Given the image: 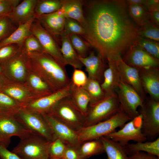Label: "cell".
Listing matches in <instances>:
<instances>
[{"label":"cell","instance_id":"28","mask_svg":"<svg viewBox=\"0 0 159 159\" xmlns=\"http://www.w3.org/2000/svg\"><path fill=\"white\" fill-rule=\"evenodd\" d=\"M78 150L85 159L105 153L103 144L100 139L82 143Z\"/></svg>","mask_w":159,"mask_h":159},{"label":"cell","instance_id":"39","mask_svg":"<svg viewBox=\"0 0 159 159\" xmlns=\"http://www.w3.org/2000/svg\"><path fill=\"white\" fill-rule=\"evenodd\" d=\"M8 16L0 18V42L6 38L17 28Z\"/></svg>","mask_w":159,"mask_h":159},{"label":"cell","instance_id":"46","mask_svg":"<svg viewBox=\"0 0 159 159\" xmlns=\"http://www.w3.org/2000/svg\"><path fill=\"white\" fill-rule=\"evenodd\" d=\"M129 159H159V158L145 152H138L129 155Z\"/></svg>","mask_w":159,"mask_h":159},{"label":"cell","instance_id":"20","mask_svg":"<svg viewBox=\"0 0 159 159\" xmlns=\"http://www.w3.org/2000/svg\"><path fill=\"white\" fill-rule=\"evenodd\" d=\"M37 1L24 0L20 2L8 15L12 22L18 26L35 18L34 10Z\"/></svg>","mask_w":159,"mask_h":159},{"label":"cell","instance_id":"6","mask_svg":"<svg viewBox=\"0 0 159 159\" xmlns=\"http://www.w3.org/2000/svg\"><path fill=\"white\" fill-rule=\"evenodd\" d=\"M120 110L119 102L116 93L106 96L102 100L89 105L85 116L84 127L107 120Z\"/></svg>","mask_w":159,"mask_h":159},{"label":"cell","instance_id":"26","mask_svg":"<svg viewBox=\"0 0 159 159\" xmlns=\"http://www.w3.org/2000/svg\"><path fill=\"white\" fill-rule=\"evenodd\" d=\"M128 155L136 152H143L159 158V138L150 141L128 143L124 146Z\"/></svg>","mask_w":159,"mask_h":159},{"label":"cell","instance_id":"32","mask_svg":"<svg viewBox=\"0 0 159 159\" xmlns=\"http://www.w3.org/2000/svg\"><path fill=\"white\" fill-rule=\"evenodd\" d=\"M83 88L89 96L90 99L89 105L96 103L103 99L106 96L101 87L100 83L95 80L88 79Z\"/></svg>","mask_w":159,"mask_h":159},{"label":"cell","instance_id":"54","mask_svg":"<svg viewBox=\"0 0 159 159\" xmlns=\"http://www.w3.org/2000/svg\"><path fill=\"white\" fill-rule=\"evenodd\" d=\"M61 159H64L62 158Z\"/></svg>","mask_w":159,"mask_h":159},{"label":"cell","instance_id":"2","mask_svg":"<svg viewBox=\"0 0 159 159\" xmlns=\"http://www.w3.org/2000/svg\"><path fill=\"white\" fill-rule=\"evenodd\" d=\"M33 57L44 73L46 81L54 91L62 89L71 82L65 68L57 60L44 52H34L28 54Z\"/></svg>","mask_w":159,"mask_h":159},{"label":"cell","instance_id":"49","mask_svg":"<svg viewBox=\"0 0 159 159\" xmlns=\"http://www.w3.org/2000/svg\"><path fill=\"white\" fill-rule=\"evenodd\" d=\"M146 0H126L127 5H141L144 6Z\"/></svg>","mask_w":159,"mask_h":159},{"label":"cell","instance_id":"50","mask_svg":"<svg viewBox=\"0 0 159 159\" xmlns=\"http://www.w3.org/2000/svg\"><path fill=\"white\" fill-rule=\"evenodd\" d=\"M2 85V82L0 78V88L1 87Z\"/></svg>","mask_w":159,"mask_h":159},{"label":"cell","instance_id":"42","mask_svg":"<svg viewBox=\"0 0 159 159\" xmlns=\"http://www.w3.org/2000/svg\"><path fill=\"white\" fill-rule=\"evenodd\" d=\"M20 2L19 0H2L0 2V18L8 16Z\"/></svg>","mask_w":159,"mask_h":159},{"label":"cell","instance_id":"18","mask_svg":"<svg viewBox=\"0 0 159 159\" xmlns=\"http://www.w3.org/2000/svg\"><path fill=\"white\" fill-rule=\"evenodd\" d=\"M79 58L85 67L88 79L95 80L101 84L103 80L104 72L108 66L105 64L106 60L99 54H96L93 51L90 52L89 55L85 57L79 56Z\"/></svg>","mask_w":159,"mask_h":159},{"label":"cell","instance_id":"10","mask_svg":"<svg viewBox=\"0 0 159 159\" xmlns=\"http://www.w3.org/2000/svg\"><path fill=\"white\" fill-rule=\"evenodd\" d=\"M115 93L120 110L131 119L139 114L138 109L142 106L144 101L132 87L121 80Z\"/></svg>","mask_w":159,"mask_h":159},{"label":"cell","instance_id":"9","mask_svg":"<svg viewBox=\"0 0 159 159\" xmlns=\"http://www.w3.org/2000/svg\"><path fill=\"white\" fill-rule=\"evenodd\" d=\"M142 125V117L139 113L137 116L126 123L121 129L105 136L123 146L127 145L131 140L136 142H145L147 139L143 132Z\"/></svg>","mask_w":159,"mask_h":159},{"label":"cell","instance_id":"21","mask_svg":"<svg viewBox=\"0 0 159 159\" xmlns=\"http://www.w3.org/2000/svg\"><path fill=\"white\" fill-rule=\"evenodd\" d=\"M107 61V67L104 72L103 80L100 84L106 96L116 93V90L121 81L115 60L108 58Z\"/></svg>","mask_w":159,"mask_h":159},{"label":"cell","instance_id":"31","mask_svg":"<svg viewBox=\"0 0 159 159\" xmlns=\"http://www.w3.org/2000/svg\"><path fill=\"white\" fill-rule=\"evenodd\" d=\"M19 106L12 98L6 94L0 92V116L14 115L20 109Z\"/></svg>","mask_w":159,"mask_h":159},{"label":"cell","instance_id":"33","mask_svg":"<svg viewBox=\"0 0 159 159\" xmlns=\"http://www.w3.org/2000/svg\"><path fill=\"white\" fill-rule=\"evenodd\" d=\"M138 35L143 38L157 42L159 41V28L152 20L143 25L138 27Z\"/></svg>","mask_w":159,"mask_h":159},{"label":"cell","instance_id":"4","mask_svg":"<svg viewBox=\"0 0 159 159\" xmlns=\"http://www.w3.org/2000/svg\"><path fill=\"white\" fill-rule=\"evenodd\" d=\"M51 142L32 133L21 139L11 151L22 159H49L48 151Z\"/></svg>","mask_w":159,"mask_h":159},{"label":"cell","instance_id":"30","mask_svg":"<svg viewBox=\"0 0 159 159\" xmlns=\"http://www.w3.org/2000/svg\"><path fill=\"white\" fill-rule=\"evenodd\" d=\"M62 6V0H37L34 10L35 19L57 11Z\"/></svg>","mask_w":159,"mask_h":159},{"label":"cell","instance_id":"12","mask_svg":"<svg viewBox=\"0 0 159 159\" xmlns=\"http://www.w3.org/2000/svg\"><path fill=\"white\" fill-rule=\"evenodd\" d=\"M128 65L139 69L159 67V59L152 56L136 43L122 57Z\"/></svg>","mask_w":159,"mask_h":159},{"label":"cell","instance_id":"16","mask_svg":"<svg viewBox=\"0 0 159 159\" xmlns=\"http://www.w3.org/2000/svg\"><path fill=\"white\" fill-rule=\"evenodd\" d=\"M115 61L121 80L132 87L144 101L147 94L142 86L138 69L126 64L121 56Z\"/></svg>","mask_w":159,"mask_h":159},{"label":"cell","instance_id":"24","mask_svg":"<svg viewBox=\"0 0 159 159\" xmlns=\"http://www.w3.org/2000/svg\"><path fill=\"white\" fill-rule=\"evenodd\" d=\"M84 0H62L61 8L66 18H69L79 22L83 26L85 23L83 6Z\"/></svg>","mask_w":159,"mask_h":159},{"label":"cell","instance_id":"45","mask_svg":"<svg viewBox=\"0 0 159 159\" xmlns=\"http://www.w3.org/2000/svg\"><path fill=\"white\" fill-rule=\"evenodd\" d=\"M0 159H22L16 153L0 145Z\"/></svg>","mask_w":159,"mask_h":159},{"label":"cell","instance_id":"23","mask_svg":"<svg viewBox=\"0 0 159 159\" xmlns=\"http://www.w3.org/2000/svg\"><path fill=\"white\" fill-rule=\"evenodd\" d=\"M34 18L26 22L19 25L9 36L0 42V48L10 44H15L21 47L26 39L31 34V27Z\"/></svg>","mask_w":159,"mask_h":159},{"label":"cell","instance_id":"52","mask_svg":"<svg viewBox=\"0 0 159 159\" xmlns=\"http://www.w3.org/2000/svg\"><path fill=\"white\" fill-rule=\"evenodd\" d=\"M1 68L0 66V72H1Z\"/></svg>","mask_w":159,"mask_h":159},{"label":"cell","instance_id":"40","mask_svg":"<svg viewBox=\"0 0 159 159\" xmlns=\"http://www.w3.org/2000/svg\"><path fill=\"white\" fill-rule=\"evenodd\" d=\"M88 80L87 76L81 69H74L71 82L74 86L78 88L83 87Z\"/></svg>","mask_w":159,"mask_h":159},{"label":"cell","instance_id":"44","mask_svg":"<svg viewBox=\"0 0 159 159\" xmlns=\"http://www.w3.org/2000/svg\"><path fill=\"white\" fill-rule=\"evenodd\" d=\"M64 159H85L79 153L78 149L67 145L62 158Z\"/></svg>","mask_w":159,"mask_h":159},{"label":"cell","instance_id":"47","mask_svg":"<svg viewBox=\"0 0 159 159\" xmlns=\"http://www.w3.org/2000/svg\"><path fill=\"white\" fill-rule=\"evenodd\" d=\"M148 11L159 9V0H146L144 6Z\"/></svg>","mask_w":159,"mask_h":159},{"label":"cell","instance_id":"34","mask_svg":"<svg viewBox=\"0 0 159 159\" xmlns=\"http://www.w3.org/2000/svg\"><path fill=\"white\" fill-rule=\"evenodd\" d=\"M71 43L79 56L82 57H86L91 47L89 43L77 34L69 36Z\"/></svg>","mask_w":159,"mask_h":159},{"label":"cell","instance_id":"27","mask_svg":"<svg viewBox=\"0 0 159 159\" xmlns=\"http://www.w3.org/2000/svg\"><path fill=\"white\" fill-rule=\"evenodd\" d=\"M69 97L73 105L85 117L89 105L90 99L85 89L83 87H76L73 85Z\"/></svg>","mask_w":159,"mask_h":159},{"label":"cell","instance_id":"48","mask_svg":"<svg viewBox=\"0 0 159 159\" xmlns=\"http://www.w3.org/2000/svg\"><path fill=\"white\" fill-rule=\"evenodd\" d=\"M150 18L152 21L158 26L159 25V9L148 11Z\"/></svg>","mask_w":159,"mask_h":159},{"label":"cell","instance_id":"51","mask_svg":"<svg viewBox=\"0 0 159 159\" xmlns=\"http://www.w3.org/2000/svg\"><path fill=\"white\" fill-rule=\"evenodd\" d=\"M49 159H58L56 158H49Z\"/></svg>","mask_w":159,"mask_h":159},{"label":"cell","instance_id":"43","mask_svg":"<svg viewBox=\"0 0 159 159\" xmlns=\"http://www.w3.org/2000/svg\"><path fill=\"white\" fill-rule=\"evenodd\" d=\"M5 93L19 101L22 100L25 95V92L22 90L16 87H11L5 89Z\"/></svg>","mask_w":159,"mask_h":159},{"label":"cell","instance_id":"8","mask_svg":"<svg viewBox=\"0 0 159 159\" xmlns=\"http://www.w3.org/2000/svg\"><path fill=\"white\" fill-rule=\"evenodd\" d=\"M140 108L143 132L147 140H154L159 135V102L147 96Z\"/></svg>","mask_w":159,"mask_h":159},{"label":"cell","instance_id":"35","mask_svg":"<svg viewBox=\"0 0 159 159\" xmlns=\"http://www.w3.org/2000/svg\"><path fill=\"white\" fill-rule=\"evenodd\" d=\"M136 43L149 54L159 59V43L138 36Z\"/></svg>","mask_w":159,"mask_h":159},{"label":"cell","instance_id":"1","mask_svg":"<svg viewBox=\"0 0 159 159\" xmlns=\"http://www.w3.org/2000/svg\"><path fill=\"white\" fill-rule=\"evenodd\" d=\"M83 9L84 39L106 60L122 57L136 43L138 27L126 0H84Z\"/></svg>","mask_w":159,"mask_h":159},{"label":"cell","instance_id":"25","mask_svg":"<svg viewBox=\"0 0 159 159\" xmlns=\"http://www.w3.org/2000/svg\"><path fill=\"white\" fill-rule=\"evenodd\" d=\"M99 139L103 144L107 159H129V155L124 146L106 136Z\"/></svg>","mask_w":159,"mask_h":159},{"label":"cell","instance_id":"14","mask_svg":"<svg viewBox=\"0 0 159 159\" xmlns=\"http://www.w3.org/2000/svg\"><path fill=\"white\" fill-rule=\"evenodd\" d=\"M42 115L47 122L54 139H59L67 145L78 149L82 143L77 132L48 114Z\"/></svg>","mask_w":159,"mask_h":159},{"label":"cell","instance_id":"19","mask_svg":"<svg viewBox=\"0 0 159 159\" xmlns=\"http://www.w3.org/2000/svg\"><path fill=\"white\" fill-rule=\"evenodd\" d=\"M141 84L145 93L159 102V67L138 69Z\"/></svg>","mask_w":159,"mask_h":159},{"label":"cell","instance_id":"37","mask_svg":"<svg viewBox=\"0 0 159 159\" xmlns=\"http://www.w3.org/2000/svg\"><path fill=\"white\" fill-rule=\"evenodd\" d=\"M67 146L62 141L58 138L51 141L49 148V158H62Z\"/></svg>","mask_w":159,"mask_h":159},{"label":"cell","instance_id":"29","mask_svg":"<svg viewBox=\"0 0 159 159\" xmlns=\"http://www.w3.org/2000/svg\"><path fill=\"white\" fill-rule=\"evenodd\" d=\"M128 10L130 18L138 27L142 26L152 20L148 11L143 5H128Z\"/></svg>","mask_w":159,"mask_h":159},{"label":"cell","instance_id":"5","mask_svg":"<svg viewBox=\"0 0 159 159\" xmlns=\"http://www.w3.org/2000/svg\"><path fill=\"white\" fill-rule=\"evenodd\" d=\"M46 114L76 131L78 132L84 127L85 117L73 105L69 97L60 100Z\"/></svg>","mask_w":159,"mask_h":159},{"label":"cell","instance_id":"3","mask_svg":"<svg viewBox=\"0 0 159 159\" xmlns=\"http://www.w3.org/2000/svg\"><path fill=\"white\" fill-rule=\"evenodd\" d=\"M132 120L124 112L120 110L112 117L106 120L91 126L83 127L77 132L80 142L99 139L115 131L119 127Z\"/></svg>","mask_w":159,"mask_h":159},{"label":"cell","instance_id":"11","mask_svg":"<svg viewBox=\"0 0 159 159\" xmlns=\"http://www.w3.org/2000/svg\"><path fill=\"white\" fill-rule=\"evenodd\" d=\"M30 31L31 34L36 37L40 42L44 52L52 56L64 66L66 65L58 43L35 19L32 24Z\"/></svg>","mask_w":159,"mask_h":159},{"label":"cell","instance_id":"13","mask_svg":"<svg viewBox=\"0 0 159 159\" xmlns=\"http://www.w3.org/2000/svg\"><path fill=\"white\" fill-rule=\"evenodd\" d=\"M72 88L71 81L70 84L66 87L29 103L26 106V109L42 114H47L60 100L70 97Z\"/></svg>","mask_w":159,"mask_h":159},{"label":"cell","instance_id":"53","mask_svg":"<svg viewBox=\"0 0 159 159\" xmlns=\"http://www.w3.org/2000/svg\"><path fill=\"white\" fill-rule=\"evenodd\" d=\"M2 0H0V2H1Z\"/></svg>","mask_w":159,"mask_h":159},{"label":"cell","instance_id":"15","mask_svg":"<svg viewBox=\"0 0 159 159\" xmlns=\"http://www.w3.org/2000/svg\"><path fill=\"white\" fill-rule=\"evenodd\" d=\"M32 132L22 126L14 116H0V145L7 148L14 136L22 138Z\"/></svg>","mask_w":159,"mask_h":159},{"label":"cell","instance_id":"7","mask_svg":"<svg viewBox=\"0 0 159 159\" xmlns=\"http://www.w3.org/2000/svg\"><path fill=\"white\" fill-rule=\"evenodd\" d=\"M14 117L22 126L32 133L41 136L50 141L55 139L42 114L20 109Z\"/></svg>","mask_w":159,"mask_h":159},{"label":"cell","instance_id":"38","mask_svg":"<svg viewBox=\"0 0 159 159\" xmlns=\"http://www.w3.org/2000/svg\"><path fill=\"white\" fill-rule=\"evenodd\" d=\"M22 47L27 54L34 52H44L39 40L32 34L25 40Z\"/></svg>","mask_w":159,"mask_h":159},{"label":"cell","instance_id":"22","mask_svg":"<svg viewBox=\"0 0 159 159\" xmlns=\"http://www.w3.org/2000/svg\"><path fill=\"white\" fill-rule=\"evenodd\" d=\"M60 51L66 65H70L74 69H81L83 66L79 56L73 47L69 36L63 31L60 36Z\"/></svg>","mask_w":159,"mask_h":159},{"label":"cell","instance_id":"41","mask_svg":"<svg viewBox=\"0 0 159 159\" xmlns=\"http://www.w3.org/2000/svg\"><path fill=\"white\" fill-rule=\"evenodd\" d=\"M21 47L15 44H8L0 48V61L6 60L15 55Z\"/></svg>","mask_w":159,"mask_h":159},{"label":"cell","instance_id":"36","mask_svg":"<svg viewBox=\"0 0 159 159\" xmlns=\"http://www.w3.org/2000/svg\"><path fill=\"white\" fill-rule=\"evenodd\" d=\"M64 31L69 36L77 34L84 39L85 36V30L81 24L77 21L69 18L65 19Z\"/></svg>","mask_w":159,"mask_h":159},{"label":"cell","instance_id":"17","mask_svg":"<svg viewBox=\"0 0 159 159\" xmlns=\"http://www.w3.org/2000/svg\"><path fill=\"white\" fill-rule=\"evenodd\" d=\"M65 19L64 11L61 8L57 11L42 15L35 19L58 43L60 41H60V36L64 31Z\"/></svg>","mask_w":159,"mask_h":159}]
</instances>
